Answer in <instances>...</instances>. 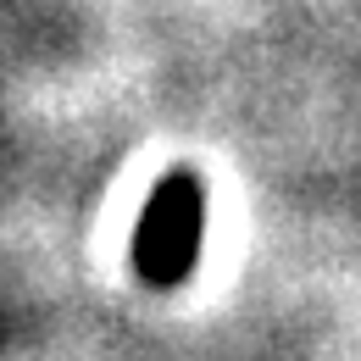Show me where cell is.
Wrapping results in <instances>:
<instances>
[{
  "mask_svg": "<svg viewBox=\"0 0 361 361\" xmlns=\"http://www.w3.org/2000/svg\"><path fill=\"white\" fill-rule=\"evenodd\" d=\"M200 228H206V189L189 167H178L150 189V200L139 212L134 272L150 289H178L200 256Z\"/></svg>",
  "mask_w": 361,
  "mask_h": 361,
  "instance_id": "1",
  "label": "cell"
}]
</instances>
